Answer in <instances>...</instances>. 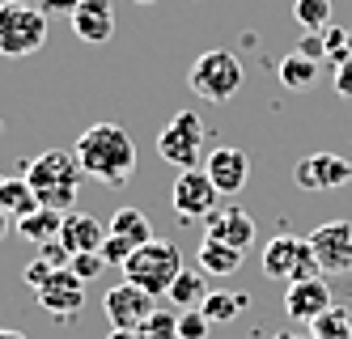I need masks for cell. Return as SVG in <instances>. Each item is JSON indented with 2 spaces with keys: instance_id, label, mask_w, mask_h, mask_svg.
Returning <instances> with one entry per match:
<instances>
[{
  "instance_id": "1",
  "label": "cell",
  "mask_w": 352,
  "mask_h": 339,
  "mask_svg": "<svg viewBox=\"0 0 352 339\" xmlns=\"http://www.w3.org/2000/svg\"><path fill=\"white\" fill-rule=\"evenodd\" d=\"M77 162L85 170V178H98L107 187H123L132 182V170H136V144L132 136L123 132L119 123H94L77 136Z\"/></svg>"
},
{
  "instance_id": "2",
  "label": "cell",
  "mask_w": 352,
  "mask_h": 339,
  "mask_svg": "<svg viewBox=\"0 0 352 339\" xmlns=\"http://www.w3.org/2000/svg\"><path fill=\"white\" fill-rule=\"evenodd\" d=\"M81 178L85 170L77 162V153H68V149H47L26 166V182H30L38 208H56V212H72Z\"/></svg>"
},
{
  "instance_id": "3",
  "label": "cell",
  "mask_w": 352,
  "mask_h": 339,
  "mask_svg": "<svg viewBox=\"0 0 352 339\" xmlns=\"http://www.w3.org/2000/svg\"><path fill=\"white\" fill-rule=\"evenodd\" d=\"M119 272H123V280L136 284V289H144L148 297H166L170 284H174V276L183 272V254H179V246H174V242L153 238V242L136 246L132 259Z\"/></svg>"
},
{
  "instance_id": "4",
  "label": "cell",
  "mask_w": 352,
  "mask_h": 339,
  "mask_svg": "<svg viewBox=\"0 0 352 339\" xmlns=\"http://www.w3.org/2000/svg\"><path fill=\"white\" fill-rule=\"evenodd\" d=\"M242 81H246V72H242V60L234 56V51H204L195 64H191V72H187V85H191V94L195 98H204V102H230L238 89H242Z\"/></svg>"
},
{
  "instance_id": "5",
  "label": "cell",
  "mask_w": 352,
  "mask_h": 339,
  "mask_svg": "<svg viewBox=\"0 0 352 339\" xmlns=\"http://www.w3.org/2000/svg\"><path fill=\"white\" fill-rule=\"evenodd\" d=\"M47 43V13L38 5H13L5 0L0 5V56L21 60V56H34Z\"/></svg>"
},
{
  "instance_id": "6",
  "label": "cell",
  "mask_w": 352,
  "mask_h": 339,
  "mask_svg": "<svg viewBox=\"0 0 352 339\" xmlns=\"http://www.w3.org/2000/svg\"><path fill=\"white\" fill-rule=\"evenodd\" d=\"M263 276H267V280H280V284H297V280L322 276L310 238H293V233L272 238V242L263 246Z\"/></svg>"
},
{
  "instance_id": "7",
  "label": "cell",
  "mask_w": 352,
  "mask_h": 339,
  "mask_svg": "<svg viewBox=\"0 0 352 339\" xmlns=\"http://www.w3.org/2000/svg\"><path fill=\"white\" fill-rule=\"evenodd\" d=\"M157 153L162 162L179 166V170H204V123L195 111H179L162 132H157Z\"/></svg>"
},
{
  "instance_id": "8",
  "label": "cell",
  "mask_w": 352,
  "mask_h": 339,
  "mask_svg": "<svg viewBox=\"0 0 352 339\" xmlns=\"http://www.w3.org/2000/svg\"><path fill=\"white\" fill-rule=\"evenodd\" d=\"M322 276H352V221H322L310 233Z\"/></svg>"
},
{
  "instance_id": "9",
  "label": "cell",
  "mask_w": 352,
  "mask_h": 339,
  "mask_svg": "<svg viewBox=\"0 0 352 339\" xmlns=\"http://www.w3.org/2000/svg\"><path fill=\"white\" fill-rule=\"evenodd\" d=\"M217 187L212 178L204 170H179V178H174V191H170V204L174 212H179L183 221H204L212 208H217Z\"/></svg>"
},
{
  "instance_id": "10",
  "label": "cell",
  "mask_w": 352,
  "mask_h": 339,
  "mask_svg": "<svg viewBox=\"0 0 352 339\" xmlns=\"http://www.w3.org/2000/svg\"><path fill=\"white\" fill-rule=\"evenodd\" d=\"M293 182L301 191H336L352 182V162L336 153H310L293 166Z\"/></svg>"
},
{
  "instance_id": "11",
  "label": "cell",
  "mask_w": 352,
  "mask_h": 339,
  "mask_svg": "<svg viewBox=\"0 0 352 339\" xmlns=\"http://www.w3.org/2000/svg\"><path fill=\"white\" fill-rule=\"evenodd\" d=\"M157 297H148L144 289H136V284H115V289H107V297H102V314H107V322L111 327H123V331H140V322L153 314V305Z\"/></svg>"
},
{
  "instance_id": "12",
  "label": "cell",
  "mask_w": 352,
  "mask_h": 339,
  "mask_svg": "<svg viewBox=\"0 0 352 339\" xmlns=\"http://www.w3.org/2000/svg\"><path fill=\"white\" fill-rule=\"evenodd\" d=\"M204 174L212 178V187L221 195H238L246 187V178H250V157L234 144H221L204 157Z\"/></svg>"
},
{
  "instance_id": "13",
  "label": "cell",
  "mask_w": 352,
  "mask_h": 339,
  "mask_svg": "<svg viewBox=\"0 0 352 339\" xmlns=\"http://www.w3.org/2000/svg\"><path fill=\"white\" fill-rule=\"evenodd\" d=\"M204 229H208V238L225 242V246H234V250H246L250 242H255V217H246L242 208L234 204H217L212 212L204 217Z\"/></svg>"
},
{
  "instance_id": "14",
  "label": "cell",
  "mask_w": 352,
  "mask_h": 339,
  "mask_svg": "<svg viewBox=\"0 0 352 339\" xmlns=\"http://www.w3.org/2000/svg\"><path fill=\"white\" fill-rule=\"evenodd\" d=\"M331 289H327V280L314 276V280H297V284H285V309H289V318L297 322H314L322 309H331Z\"/></svg>"
},
{
  "instance_id": "15",
  "label": "cell",
  "mask_w": 352,
  "mask_h": 339,
  "mask_svg": "<svg viewBox=\"0 0 352 339\" xmlns=\"http://www.w3.org/2000/svg\"><path fill=\"white\" fill-rule=\"evenodd\" d=\"M38 305L47 309V314H56V318H72V314L85 305V284L72 276L68 267H60V272L38 289Z\"/></svg>"
},
{
  "instance_id": "16",
  "label": "cell",
  "mask_w": 352,
  "mask_h": 339,
  "mask_svg": "<svg viewBox=\"0 0 352 339\" xmlns=\"http://www.w3.org/2000/svg\"><path fill=\"white\" fill-rule=\"evenodd\" d=\"M60 242L68 246V254H102V242H107V225L72 208L64 212V225H60Z\"/></svg>"
},
{
  "instance_id": "17",
  "label": "cell",
  "mask_w": 352,
  "mask_h": 339,
  "mask_svg": "<svg viewBox=\"0 0 352 339\" xmlns=\"http://www.w3.org/2000/svg\"><path fill=\"white\" fill-rule=\"evenodd\" d=\"M72 34L81 43H107L115 34V9L111 0H81L72 9Z\"/></svg>"
},
{
  "instance_id": "18",
  "label": "cell",
  "mask_w": 352,
  "mask_h": 339,
  "mask_svg": "<svg viewBox=\"0 0 352 339\" xmlns=\"http://www.w3.org/2000/svg\"><path fill=\"white\" fill-rule=\"evenodd\" d=\"M195 267L204 276H234L242 267V250H234V246H225V242H217V238L204 233V242L195 250Z\"/></svg>"
},
{
  "instance_id": "19",
  "label": "cell",
  "mask_w": 352,
  "mask_h": 339,
  "mask_svg": "<svg viewBox=\"0 0 352 339\" xmlns=\"http://www.w3.org/2000/svg\"><path fill=\"white\" fill-rule=\"evenodd\" d=\"M0 208H5L9 217H30V212H38V199H34V191H30V182H26V174H9V178H0Z\"/></svg>"
},
{
  "instance_id": "20",
  "label": "cell",
  "mask_w": 352,
  "mask_h": 339,
  "mask_svg": "<svg viewBox=\"0 0 352 339\" xmlns=\"http://www.w3.org/2000/svg\"><path fill=\"white\" fill-rule=\"evenodd\" d=\"M60 225H64V212H56V208H38V212H30V217L17 221V238L43 246V242L60 238Z\"/></svg>"
},
{
  "instance_id": "21",
  "label": "cell",
  "mask_w": 352,
  "mask_h": 339,
  "mask_svg": "<svg viewBox=\"0 0 352 339\" xmlns=\"http://www.w3.org/2000/svg\"><path fill=\"white\" fill-rule=\"evenodd\" d=\"M107 233H115V238H128L132 246H144V242H153V221H148L140 208H115Z\"/></svg>"
},
{
  "instance_id": "22",
  "label": "cell",
  "mask_w": 352,
  "mask_h": 339,
  "mask_svg": "<svg viewBox=\"0 0 352 339\" xmlns=\"http://www.w3.org/2000/svg\"><path fill=\"white\" fill-rule=\"evenodd\" d=\"M170 305H179V309H199L208 297V276L204 272H179L170 284Z\"/></svg>"
},
{
  "instance_id": "23",
  "label": "cell",
  "mask_w": 352,
  "mask_h": 339,
  "mask_svg": "<svg viewBox=\"0 0 352 339\" xmlns=\"http://www.w3.org/2000/svg\"><path fill=\"white\" fill-rule=\"evenodd\" d=\"M276 72H280V85H285V89H310V85L318 81L322 64H318V60H310V56H301V51H289Z\"/></svg>"
},
{
  "instance_id": "24",
  "label": "cell",
  "mask_w": 352,
  "mask_h": 339,
  "mask_svg": "<svg viewBox=\"0 0 352 339\" xmlns=\"http://www.w3.org/2000/svg\"><path fill=\"white\" fill-rule=\"evenodd\" d=\"M293 17H297L301 30L322 34L331 25V0H293Z\"/></svg>"
},
{
  "instance_id": "25",
  "label": "cell",
  "mask_w": 352,
  "mask_h": 339,
  "mask_svg": "<svg viewBox=\"0 0 352 339\" xmlns=\"http://www.w3.org/2000/svg\"><path fill=\"white\" fill-rule=\"evenodd\" d=\"M310 331L318 339H352V318H348L344 305H331V309H322V314L310 322Z\"/></svg>"
},
{
  "instance_id": "26",
  "label": "cell",
  "mask_w": 352,
  "mask_h": 339,
  "mask_svg": "<svg viewBox=\"0 0 352 339\" xmlns=\"http://www.w3.org/2000/svg\"><path fill=\"white\" fill-rule=\"evenodd\" d=\"M242 305H246V297H238V293H208L204 305H199V314L217 327V322H234Z\"/></svg>"
},
{
  "instance_id": "27",
  "label": "cell",
  "mask_w": 352,
  "mask_h": 339,
  "mask_svg": "<svg viewBox=\"0 0 352 339\" xmlns=\"http://www.w3.org/2000/svg\"><path fill=\"white\" fill-rule=\"evenodd\" d=\"M136 335H140V339H183V335H179V314L157 305L153 314L140 322V331H136Z\"/></svg>"
},
{
  "instance_id": "28",
  "label": "cell",
  "mask_w": 352,
  "mask_h": 339,
  "mask_svg": "<svg viewBox=\"0 0 352 339\" xmlns=\"http://www.w3.org/2000/svg\"><path fill=\"white\" fill-rule=\"evenodd\" d=\"M68 272L77 276L81 284H89V280H98V276L107 272V259H102V254H72V259H68Z\"/></svg>"
},
{
  "instance_id": "29",
  "label": "cell",
  "mask_w": 352,
  "mask_h": 339,
  "mask_svg": "<svg viewBox=\"0 0 352 339\" xmlns=\"http://www.w3.org/2000/svg\"><path fill=\"white\" fill-rule=\"evenodd\" d=\"M212 322L199 314V309H179V335L183 339H208Z\"/></svg>"
},
{
  "instance_id": "30",
  "label": "cell",
  "mask_w": 352,
  "mask_h": 339,
  "mask_svg": "<svg viewBox=\"0 0 352 339\" xmlns=\"http://www.w3.org/2000/svg\"><path fill=\"white\" fill-rule=\"evenodd\" d=\"M56 272H60V267H52V263H47V259H30V263H26V284H30V289L38 293V289H43V284L52 280Z\"/></svg>"
},
{
  "instance_id": "31",
  "label": "cell",
  "mask_w": 352,
  "mask_h": 339,
  "mask_svg": "<svg viewBox=\"0 0 352 339\" xmlns=\"http://www.w3.org/2000/svg\"><path fill=\"white\" fill-rule=\"evenodd\" d=\"M297 51H301V56H310V60H327V43H322V34H314V30H306V39H301L297 43Z\"/></svg>"
},
{
  "instance_id": "32",
  "label": "cell",
  "mask_w": 352,
  "mask_h": 339,
  "mask_svg": "<svg viewBox=\"0 0 352 339\" xmlns=\"http://www.w3.org/2000/svg\"><path fill=\"white\" fill-rule=\"evenodd\" d=\"M38 259H47L52 267H68L72 254H68V246H64L60 238H52V242H43V254H38Z\"/></svg>"
},
{
  "instance_id": "33",
  "label": "cell",
  "mask_w": 352,
  "mask_h": 339,
  "mask_svg": "<svg viewBox=\"0 0 352 339\" xmlns=\"http://www.w3.org/2000/svg\"><path fill=\"white\" fill-rule=\"evenodd\" d=\"M336 94H340V98H348V102H352V60H348V64H340V68H336Z\"/></svg>"
},
{
  "instance_id": "34",
  "label": "cell",
  "mask_w": 352,
  "mask_h": 339,
  "mask_svg": "<svg viewBox=\"0 0 352 339\" xmlns=\"http://www.w3.org/2000/svg\"><path fill=\"white\" fill-rule=\"evenodd\" d=\"M77 5H81V0H38L43 13H68V17H72V9H77Z\"/></svg>"
},
{
  "instance_id": "35",
  "label": "cell",
  "mask_w": 352,
  "mask_h": 339,
  "mask_svg": "<svg viewBox=\"0 0 352 339\" xmlns=\"http://www.w3.org/2000/svg\"><path fill=\"white\" fill-rule=\"evenodd\" d=\"M107 339H140V335H136V331H123V327H111Z\"/></svg>"
},
{
  "instance_id": "36",
  "label": "cell",
  "mask_w": 352,
  "mask_h": 339,
  "mask_svg": "<svg viewBox=\"0 0 352 339\" xmlns=\"http://www.w3.org/2000/svg\"><path fill=\"white\" fill-rule=\"evenodd\" d=\"M5 238H9V212L0 208V242H5Z\"/></svg>"
},
{
  "instance_id": "37",
  "label": "cell",
  "mask_w": 352,
  "mask_h": 339,
  "mask_svg": "<svg viewBox=\"0 0 352 339\" xmlns=\"http://www.w3.org/2000/svg\"><path fill=\"white\" fill-rule=\"evenodd\" d=\"M0 339H26L21 331H0Z\"/></svg>"
},
{
  "instance_id": "38",
  "label": "cell",
  "mask_w": 352,
  "mask_h": 339,
  "mask_svg": "<svg viewBox=\"0 0 352 339\" xmlns=\"http://www.w3.org/2000/svg\"><path fill=\"white\" fill-rule=\"evenodd\" d=\"M293 339H318V335H314V331H301V335H293Z\"/></svg>"
},
{
  "instance_id": "39",
  "label": "cell",
  "mask_w": 352,
  "mask_h": 339,
  "mask_svg": "<svg viewBox=\"0 0 352 339\" xmlns=\"http://www.w3.org/2000/svg\"><path fill=\"white\" fill-rule=\"evenodd\" d=\"M132 5H157V0H132Z\"/></svg>"
},
{
  "instance_id": "40",
  "label": "cell",
  "mask_w": 352,
  "mask_h": 339,
  "mask_svg": "<svg viewBox=\"0 0 352 339\" xmlns=\"http://www.w3.org/2000/svg\"><path fill=\"white\" fill-rule=\"evenodd\" d=\"M13 5H30V0H13Z\"/></svg>"
},
{
  "instance_id": "41",
  "label": "cell",
  "mask_w": 352,
  "mask_h": 339,
  "mask_svg": "<svg viewBox=\"0 0 352 339\" xmlns=\"http://www.w3.org/2000/svg\"><path fill=\"white\" fill-rule=\"evenodd\" d=\"M276 339H293V335H276Z\"/></svg>"
},
{
  "instance_id": "42",
  "label": "cell",
  "mask_w": 352,
  "mask_h": 339,
  "mask_svg": "<svg viewBox=\"0 0 352 339\" xmlns=\"http://www.w3.org/2000/svg\"><path fill=\"white\" fill-rule=\"evenodd\" d=\"M348 39H352V30H348Z\"/></svg>"
}]
</instances>
